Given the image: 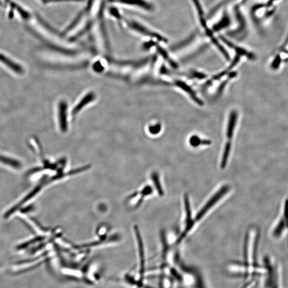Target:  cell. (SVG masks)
<instances>
[{
  "instance_id": "obj_1",
  "label": "cell",
  "mask_w": 288,
  "mask_h": 288,
  "mask_svg": "<svg viewBox=\"0 0 288 288\" xmlns=\"http://www.w3.org/2000/svg\"><path fill=\"white\" fill-rule=\"evenodd\" d=\"M129 27L134 31L143 36L156 39L160 42H167V40L164 36L150 29L149 27L140 23L135 20H130L128 22Z\"/></svg>"
},
{
  "instance_id": "obj_2",
  "label": "cell",
  "mask_w": 288,
  "mask_h": 288,
  "mask_svg": "<svg viewBox=\"0 0 288 288\" xmlns=\"http://www.w3.org/2000/svg\"><path fill=\"white\" fill-rule=\"evenodd\" d=\"M230 190V187L228 185H224L215 193L212 198L206 203L205 205L200 210V212L196 215L195 219V222H198L202 219L210 209L213 208L216 203L220 200L225 195H226Z\"/></svg>"
},
{
  "instance_id": "obj_3",
  "label": "cell",
  "mask_w": 288,
  "mask_h": 288,
  "mask_svg": "<svg viewBox=\"0 0 288 288\" xmlns=\"http://www.w3.org/2000/svg\"><path fill=\"white\" fill-rule=\"evenodd\" d=\"M184 205L186 211V227L185 229L179 237L178 241H177V244H179L187 235V233L190 231L193 228L195 224V221H193L192 219V213L191 209L190 206V203H189L188 196L187 194L184 195Z\"/></svg>"
},
{
  "instance_id": "obj_4",
  "label": "cell",
  "mask_w": 288,
  "mask_h": 288,
  "mask_svg": "<svg viewBox=\"0 0 288 288\" xmlns=\"http://www.w3.org/2000/svg\"><path fill=\"white\" fill-rule=\"evenodd\" d=\"M111 1L139 7V8L149 11L154 9L152 4L146 1V0H111Z\"/></svg>"
},
{
  "instance_id": "obj_5",
  "label": "cell",
  "mask_w": 288,
  "mask_h": 288,
  "mask_svg": "<svg viewBox=\"0 0 288 288\" xmlns=\"http://www.w3.org/2000/svg\"><path fill=\"white\" fill-rule=\"evenodd\" d=\"M231 20L227 12L223 13L221 18L211 27L214 33H219L227 29L230 24Z\"/></svg>"
},
{
  "instance_id": "obj_6",
  "label": "cell",
  "mask_w": 288,
  "mask_h": 288,
  "mask_svg": "<svg viewBox=\"0 0 288 288\" xmlns=\"http://www.w3.org/2000/svg\"><path fill=\"white\" fill-rule=\"evenodd\" d=\"M221 39L223 42H224L225 44L227 45L230 48L234 49L237 56H245V57H247L248 59L252 60L255 59V56L252 53L248 52L242 48L235 46L223 37H221Z\"/></svg>"
},
{
  "instance_id": "obj_7",
  "label": "cell",
  "mask_w": 288,
  "mask_h": 288,
  "mask_svg": "<svg viewBox=\"0 0 288 288\" xmlns=\"http://www.w3.org/2000/svg\"><path fill=\"white\" fill-rule=\"evenodd\" d=\"M265 262L268 271V278L266 281V287L269 288H278L276 275L273 267L270 265L269 259L266 258L265 259Z\"/></svg>"
},
{
  "instance_id": "obj_8",
  "label": "cell",
  "mask_w": 288,
  "mask_h": 288,
  "mask_svg": "<svg viewBox=\"0 0 288 288\" xmlns=\"http://www.w3.org/2000/svg\"><path fill=\"white\" fill-rule=\"evenodd\" d=\"M59 124L62 131H66L67 124V105L65 102H61L59 105Z\"/></svg>"
},
{
  "instance_id": "obj_9",
  "label": "cell",
  "mask_w": 288,
  "mask_h": 288,
  "mask_svg": "<svg viewBox=\"0 0 288 288\" xmlns=\"http://www.w3.org/2000/svg\"><path fill=\"white\" fill-rule=\"evenodd\" d=\"M235 13L236 19L238 21V23H239V27H238L235 31L230 32L229 33L230 36L233 37H236L237 36H238V35H239L241 32L242 33L245 29L244 20L238 7H236L235 8Z\"/></svg>"
},
{
  "instance_id": "obj_10",
  "label": "cell",
  "mask_w": 288,
  "mask_h": 288,
  "mask_svg": "<svg viewBox=\"0 0 288 288\" xmlns=\"http://www.w3.org/2000/svg\"><path fill=\"white\" fill-rule=\"evenodd\" d=\"M237 118V114L234 111L231 112L228 125L227 135V137L231 139L233 136L234 130Z\"/></svg>"
},
{
  "instance_id": "obj_11",
  "label": "cell",
  "mask_w": 288,
  "mask_h": 288,
  "mask_svg": "<svg viewBox=\"0 0 288 288\" xmlns=\"http://www.w3.org/2000/svg\"><path fill=\"white\" fill-rule=\"evenodd\" d=\"M0 61L3 63L5 65L12 69L13 71H15L17 73L23 72L22 67L16 64V62L11 60V59L8 58H7L6 56L3 54H0Z\"/></svg>"
},
{
  "instance_id": "obj_12",
  "label": "cell",
  "mask_w": 288,
  "mask_h": 288,
  "mask_svg": "<svg viewBox=\"0 0 288 288\" xmlns=\"http://www.w3.org/2000/svg\"><path fill=\"white\" fill-rule=\"evenodd\" d=\"M175 84H176V85L178 87L181 88L182 89H183L184 91H186V93H187L189 95H190L192 99L194 101H195L196 103H197L199 105H203V103L202 102L201 100L199 99V98L197 96H196L193 89L190 87H189L187 84H186L184 82L180 81H177L176 83H175Z\"/></svg>"
},
{
  "instance_id": "obj_13",
  "label": "cell",
  "mask_w": 288,
  "mask_h": 288,
  "mask_svg": "<svg viewBox=\"0 0 288 288\" xmlns=\"http://www.w3.org/2000/svg\"><path fill=\"white\" fill-rule=\"evenodd\" d=\"M95 98L94 94L93 93H90L87 95L85 97L83 98V99L80 101V103L76 105L75 108L73 110V114L75 115L78 114L84 106H86L89 102L93 101Z\"/></svg>"
},
{
  "instance_id": "obj_14",
  "label": "cell",
  "mask_w": 288,
  "mask_h": 288,
  "mask_svg": "<svg viewBox=\"0 0 288 288\" xmlns=\"http://www.w3.org/2000/svg\"><path fill=\"white\" fill-rule=\"evenodd\" d=\"M155 46L157 48V51L158 53L163 56V58L166 59L168 62H170V65L175 68H176L178 67V65L175 63L173 60L169 56L167 52L163 49L162 47H160L157 43L155 44Z\"/></svg>"
},
{
  "instance_id": "obj_15",
  "label": "cell",
  "mask_w": 288,
  "mask_h": 288,
  "mask_svg": "<svg viewBox=\"0 0 288 288\" xmlns=\"http://www.w3.org/2000/svg\"><path fill=\"white\" fill-rule=\"evenodd\" d=\"M189 143L193 147H198L201 145H209L212 144L210 140H202L198 137L197 136H193L189 139Z\"/></svg>"
},
{
  "instance_id": "obj_16",
  "label": "cell",
  "mask_w": 288,
  "mask_h": 288,
  "mask_svg": "<svg viewBox=\"0 0 288 288\" xmlns=\"http://www.w3.org/2000/svg\"><path fill=\"white\" fill-rule=\"evenodd\" d=\"M151 178L154 182V185H155L156 187L157 188L159 194L161 196H163L164 192L162 186L161 185L158 173L156 172L153 173L151 174Z\"/></svg>"
},
{
  "instance_id": "obj_17",
  "label": "cell",
  "mask_w": 288,
  "mask_h": 288,
  "mask_svg": "<svg viewBox=\"0 0 288 288\" xmlns=\"http://www.w3.org/2000/svg\"><path fill=\"white\" fill-rule=\"evenodd\" d=\"M231 148V144L230 142H228L227 143L226 147H225V150L223 154L222 163H221V168L222 169H224L226 168L228 158L229 157L230 151Z\"/></svg>"
},
{
  "instance_id": "obj_18",
  "label": "cell",
  "mask_w": 288,
  "mask_h": 288,
  "mask_svg": "<svg viewBox=\"0 0 288 288\" xmlns=\"http://www.w3.org/2000/svg\"><path fill=\"white\" fill-rule=\"evenodd\" d=\"M194 34H193L191 36H189L186 39L184 40L182 42H179V44L175 45L174 46H173V47L172 50L174 51L179 50V49L183 48L190 44L191 42H192L195 39Z\"/></svg>"
},
{
  "instance_id": "obj_19",
  "label": "cell",
  "mask_w": 288,
  "mask_h": 288,
  "mask_svg": "<svg viewBox=\"0 0 288 288\" xmlns=\"http://www.w3.org/2000/svg\"><path fill=\"white\" fill-rule=\"evenodd\" d=\"M149 131L153 135H157L161 130V125L160 124H157L154 125H151L149 127Z\"/></svg>"
},
{
  "instance_id": "obj_20",
  "label": "cell",
  "mask_w": 288,
  "mask_h": 288,
  "mask_svg": "<svg viewBox=\"0 0 288 288\" xmlns=\"http://www.w3.org/2000/svg\"><path fill=\"white\" fill-rule=\"evenodd\" d=\"M153 189L150 186H146L142 189L141 192V194L142 195V198H144L145 196L151 195L152 193Z\"/></svg>"
},
{
  "instance_id": "obj_21",
  "label": "cell",
  "mask_w": 288,
  "mask_h": 288,
  "mask_svg": "<svg viewBox=\"0 0 288 288\" xmlns=\"http://www.w3.org/2000/svg\"><path fill=\"white\" fill-rule=\"evenodd\" d=\"M82 0H46V3H55V2H80Z\"/></svg>"
},
{
  "instance_id": "obj_22",
  "label": "cell",
  "mask_w": 288,
  "mask_h": 288,
  "mask_svg": "<svg viewBox=\"0 0 288 288\" xmlns=\"http://www.w3.org/2000/svg\"><path fill=\"white\" fill-rule=\"evenodd\" d=\"M280 62H281V58H280V57H279V56H278L276 58L275 60H274V61L273 62L272 65V67L275 69H278L280 65Z\"/></svg>"
},
{
  "instance_id": "obj_23",
  "label": "cell",
  "mask_w": 288,
  "mask_h": 288,
  "mask_svg": "<svg viewBox=\"0 0 288 288\" xmlns=\"http://www.w3.org/2000/svg\"><path fill=\"white\" fill-rule=\"evenodd\" d=\"M228 82V81L227 80L226 81H224L223 83H222L221 86L220 87V88H219V89H218V91H217V95L218 96H219L223 92V91L225 87H226V86L227 85Z\"/></svg>"
},
{
  "instance_id": "obj_24",
  "label": "cell",
  "mask_w": 288,
  "mask_h": 288,
  "mask_svg": "<svg viewBox=\"0 0 288 288\" xmlns=\"http://www.w3.org/2000/svg\"><path fill=\"white\" fill-rule=\"evenodd\" d=\"M288 37L287 38L286 41L285 42V44H284L283 47L286 46L288 44Z\"/></svg>"
},
{
  "instance_id": "obj_25",
  "label": "cell",
  "mask_w": 288,
  "mask_h": 288,
  "mask_svg": "<svg viewBox=\"0 0 288 288\" xmlns=\"http://www.w3.org/2000/svg\"><path fill=\"white\" fill-rule=\"evenodd\" d=\"M276 1V0H270L269 2L268 3V6H270L271 4L273 3V1Z\"/></svg>"
},
{
  "instance_id": "obj_26",
  "label": "cell",
  "mask_w": 288,
  "mask_h": 288,
  "mask_svg": "<svg viewBox=\"0 0 288 288\" xmlns=\"http://www.w3.org/2000/svg\"><path fill=\"white\" fill-rule=\"evenodd\" d=\"M41 1H43V2H45V3L46 2V0H41Z\"/></svg>"
}]
</instances>
